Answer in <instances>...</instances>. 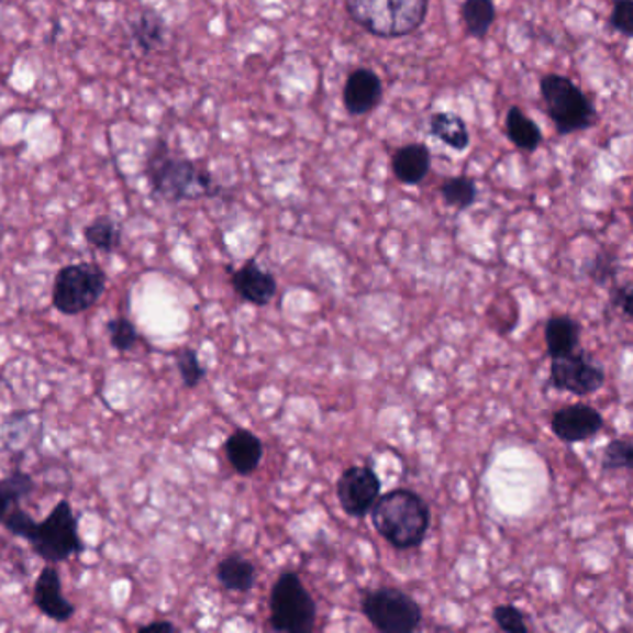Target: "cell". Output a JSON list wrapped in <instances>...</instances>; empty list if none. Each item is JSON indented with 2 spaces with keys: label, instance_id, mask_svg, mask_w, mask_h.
<instances>
[{
  "label": "cell",
  "instance_id": "20",
  "mask_svg": "<svg viewBox=\"0 0 633 633\" xmlns=\"http://www.w3.org/2000/svg\"><path fill=\"white\" fill-rule=\"evenodd\" d=\"M218 578L229 591H251L256 584V567L246 557L234 554L219 563Z\"/></svg>",
  "mask_w": 633,
  "mask_h": 633
},
{
  "label": "cell",
  "instance_id": "31",
  "mask_svg": "<svg viewBox=\"0 0 633 633\" xmlns=\"http://www.w3.org/2000/svg\"><path fill=\"white\" fill-rule=\"evenodd\" d=\"M610 23L619 34L633 37V0H615Z\"/></svg>",
  "mask_w": 633,
  "mask_h": 633
},
{
  "label": "cell",
  "instance_id": "24",
  "mask_svg": "<svg viewBox=\"0 0 633 633\" xmlns=\"http://www.w3.org/2000/svg\"><path fill=\"white\" fill-rule=\"evenodd\" d=\"M441 195L446 204L454 206L457 210H467L475 204L478 189L475 180H470L467 176H456L441 186Z\"/></svg>",
  "mask_w": 633,
  "mask_h": 633
},
{
  "label": "cell",
  "instance_id": "3",
  "mask_svg": "<svg viewBox=\"0 0 633 633\" xmlns=\"http://www.w3.org/2000/svg\"><path fill=\"white\" fill-rule=\"evenodd\" d=\"M430 0H345L354 23L381 40H399L421 29Z\"/></svg>",
  "mask_w": 633,
  "mask_h": 633
},
{
  "label": "cell",
  "instance_id": "19",
  "mask_svg": "<svg viewBox=\"0 0 633 633\" xmlns=\"http://www.w3.org/2000/svg\"><path fill=\"white\" fill-rule=\"evenodd\" d=\"M506 134L511 143L524 153H534L543 141L540 126L528 118L519 106H511L510 112L506 115Z\"/></svg>",
  "mask_w": 633,
  "mask_h": 633
},
{
  "label": "cell",
  "instance_id": "6",
  "mask_svg": "<svg viewBox=\"0 0 633 633\" xmlns=\"http://www.w3.org/2000/svg\"><path fill=\"white\" fill-rule=\"evenodd\" d=\"M270 626L278 633H313L316 608L313 598L295 573L276 580L269 598Z\"/></svg>",
  "mask_w": 633,
  "mask_h": 633
},
{
  "label": "cell",
  "instance_id": "27",
  "mask_svg": "<svg viewBox=\"0 0 633 633\" xmlns=\"http://www.w3.org/2000/svg\"><path fill=\"white\" fill-rule=\"evenodd\" d=\"M602 469L633 470V441L615 440L606 446L602 454Z\"/></svg>",
  "mask_w": 633,
  "mask_h": 633
},
{
  "label": "cell",
  "instance_id": "5",
  "mask_svg": "<svg viewBox=\"0 0 633 633\" xmlns=\"http://www.w3.org/2000/svg\"><path fill=\"white\" fill-rule=\"evenodd\" d=\"M108 276L91 262L65 265L54 276L53 306L64 315L91 310L104 295Z\"/></svg>",
  "mask_w": 633,
  "mask_h": 633
},
{
  "label": "cell",
  "instance_id": "8",
  "mask_svg": "<svg viewBox=\"0 0 633 633\" xmlns=\"http://www.w3.org/2000/svg\"><path fill=\"white\" fill-rule=\"evenodd\" d=\"M362 610L380 633H415L421 626V606L410 595L393 587L365 592Z\"/></svg>",
  "mask_w": 633,
  "mask_h": 633
},
{
  "label": "cell",
  "instance_id": "2",
  "mask_svg": "<svg viewBox=\"0 0 633 633\" xmlns=\"http://www.w3.org/2000/svg\"><path fill=\"white\" fill-rule=\"evenodd\" d=\"M145 173L153 193L169 202L213 197L218 193V186L210 173L200 169L189 159L173 156L167 143L162 140L148 154Z\"/></svg>",
  "mask_w": 633,
  "mask_h": 633
},
{
  "label": "cell",
  "instance_id": "11",
  "mask_svg": "<svg viewBox=\"0 0 633 633\" xmlns=\"http://www.w3.org/2000/svg\"><path fill=\"white\" fill-rule=\"evenodd\" d=\"M552 432L565 443L591 440L604 429L600 411L587 404H573L557 410L552 417Z\"/></svg>",
  "mask_w": 633,
  "mask_h": 633
},
{
  "label": "cell",
  "instance_id": "4",
  "mask_svg": "<svg viewBox=\"0 0 633 633\" xmlns=\"http://www.w3.org/2000/svg\"><path fill=\"white\" fill-rule=\"evenodd\" d=\"M540 89L546 113L556 126L557 134H575L597 123L595 106L570 78L546 75L541 78Z\"/></svg>",
  "mask_w": 633,
  "mask_h": 633
},
{
  "label": "cell",
  "instance_id": "25",
  "mask_svg": "<svg viewBox=\"0 0 633 633\" xmlns=\"http://www.w3.org/2000/svg\"><path fill=\"white\" fill-rule=\"evenodd\" d=\"M106 330L110 335V343L118 352L132 351L140 341L137 329L126 316H113L112 321H108L106 324Z\"/></svg>",
  "mask_w": 633,
  "mask_h": 633
},
{
  "label": "cell",
  "instance_id": "7",
  "mask_svg": "<svg viewBox=\"0 0 633 633\" xmlns=\"http://www.w3.org/2000/svg\"><path fill=\"white\" fill-rule=\"evenodd\" d=\"M29 543L35 554L51 565L82 554L84 543L78 532V517L67 500H59L47 519L35 524Z\"/></svg>",
  "mask_w": 633,
  "mask_h": 633
},
{
  "label": "cell",
  "instance_id": "18",
  "mask_svg": "<svg viewBox=\"0 0 633 633\" xmlns=\"http://www.w3.org/2000/svg\"><path fill=\"white\" fill-rule=\"evenodd\" d=\"M130 34H132L135 47L140 48L141 53L151 54L164 45L167 24L158 12L143 10L130 23Z\"/></svg>",
  "mask_w": 633,
  "mask_h": 633
},
{
  "label": "cell",
  "instance_id": "10",
  "mask_svg": "<svg viewBox=\"0 0 633 633\" xmlns=\"http://www.w3.org/2000/svg\"><path fill=\"white\" fill-rule=\"evenodd\" d=\"M381 484L370 467H351L337 481L341 508L351 517H365L380 499Z\"/></svg>",
  "mask_w": 633,
  "mask_h": 633
},
{
  "label": "cell",
  "instance_id": "30",
  "mask_svg": "<svg viewBox=\"0 0 633 633\" xmlns=\"http://www.w3.org/2000/svg\"><path fill=\"white\" fill-rule=\"evenodd\" d=\"M2 524H4V528H7L10 534L18 535L21 540L30 541V537L34 534L37 521H34V519H32L26 511L21 510L18 504L10 508Z\"/></svg>",
  "mask_w": 633,
  "mask_h": 633
},
{
  "label": "cell",
  "instance_id": "33",
  "mask_svg": "<svg viewBox=\"0 0 633 633\" xmlns=\"http://www.w3.org/2000/svg\"><path fill=\"white\" fill-rule=\"evenodd\" d=\"M137 633H176L173 622L169 621H154L147 626L140 628Z\"/></svg>",
  "mask_w": 633,
  "mask_h": 633
},
{
  "label": "cell",
  "instance_id": "22",
  "mask_svg": "<svg viewBox=\"0 0 633 633\" xmlns=\"http://www.w3.org/2000/svg\"><path fill=\"white\" fill-rule=\"evenodd\" d=\"M459 13H462L465 32L475 40H484L497 19V10L492 0H465Z\"/></svg>",
  "mask_w": 633,
  "mask_h": 633
},
{
  "label": "cell",
  "instance_id": "16",
  "mask_svg": "<svg viewBox=\"0 0 633 633\" xmlns=\"http://www.w3.org/2000/svg\"><path fill=\"white\" fill-rule=\"evenodd\" d=\"M393 173L406 186H417L429 175L432 156L426 145L411 143L393 154Z\"/></svg>",
  "mask_w": 633,
  "mask_h": 633
},
{
  "label": "cell",
  "instance_id": "29",
  "mask_svg": "<svg viewBox=\"0 0 633 633\" xmlns=\"http://www.w3.org/2000/svg\"><path fill=\"white\" fill-rule=\"evenodd\" d=\"M492 619L499 624L500 630L504 633H530L526 624V617L517 606L502 604L497 606L492 611Z\"/></svg>",
  "mask_w": 633,
  "mask_h": 633
},
{
  "label": "cell",
  "instance_id": "15",
  "mask_svg": "<svg viewBox=\"0 0 633 633\" xmlns=\"http://www.w3.org/2000/svg\"><path fill=\"white\" fill-rule=\"evenodd\" d=\"M224 452L235 473L251 476L256 473L262 457H264V443L251 430H235L224 443Z\"/></svg>",
  "mask_w": 633,
  "mask_h": 633
},
{
  "label": "cell",
  "instance_id": "13",
  "mask_svg": "<svg viewBox=\"0 0 633 633\" xmlns=\"http://www.w3.org/2000/svg\"><path fill=\"white\" fill-rule=\"evenodd\" d=\"M34 604L43 615L56 622H67L75 615V606L65 598L62 576L54 565L43 567L34 584Z\"/></svg>",
  "mask_w": 633,
  "mask_h": 633
},
{
  "label": "cell",
  "instance_id": "26",
  "mask_svg": "<svg viewBox=\"0 0 633 633\" xmlns=\"http://www.w3.org/2000/svg\"><path fill=\"white\" fill-rule=\"evenodd\" d=\"M34 489V478L23 473V470H13V473L0 480V492L12 502V506H18L21 500L30 497Z\"/></svg>",
  "mask_w": 633,
  "mask_h": 633
},
{
  "label": "cell",
  "instance_id": "12",
  "mask_svg": "<svg viewBox=\"0 0 633 633\" xmlns=\"http://www.w3.org/2000/svg\"><path fill=\"white\" fill-rule=\"evenodd\" d=\"M384 97V86L375 70L362 69L352 70L346 78L343 88V104L351 115H367L373 112L376 106L380 104Z\"/></svg>",
  "mask_w": 633,
  "mask_h": 633
},
{
  "label": "cell",
  "instance_id": "17",
  "mask_svg": "<svg viewBox=\"0 0 633 633\" xmlns=\"http://www.w3.org/2000/svg\"><path fill=\"white\" fill-rule=\"evenodd\" d=\"M580 324L569 315H556L548 319L545 326L546 348L552 359L567 356L578 351L580 345Z\"/></svg>",
  "mask_w": 633,
  "mask_h": 633
},
{
  "label": "cell",
  "instance_id": "32",
  "mask_svg": "<svg viewBox=\"0 0 633 633\" xmlns=\"http://www.w3.org/2000/svg\"><path fill=\"white\" fill-rule=\"evenodd\" d=\"M611 302L626 316L633 319V284H624L621 288L613 289Z\"/></svg>",
  "mask_w": 633,
  "mask_h": 633
},
{
  "label": "cell",
  "instance_id": "28",
  "mask_svg": "<svg viewBox=\"0 0 633 633\" xmlns=\"http://www.w3.org/2000/svg\"><path fill=\"white\" fill-rule=\"evenodd\" d=\"M176 367L180 370L184 384L189 389H193V387L199 386L200 381L204 380L206 369L200 364L199 356L193 348H184V351L178 352Z\"/></svg>",
  "mask_w": 633,
  "mask_h": 633
},
{
  "label": "cell",
  "instance_id": "21",
  "mask_svg": "<svg viewBox=\"0 0 633 633\" xmlns=\"http://www.w3.org/2000/svg\"><path fill=\"white\" fill-rule=\"evenodd\" d=\"M430 132L445 145L462 153L469 147L470 135L464 119L452 112L434 113L430 119Z\"/></svg>",
  "mask_w": 633,
  "mask_h": 633
},
{
  "label": "cell",
  "instance_id": "9",
  "mask_svg": "<svg viewBox=\"0 0 633 633\" xmlns=\"http://www.w3.org/2000/svg\"><path fill=\"white\" fill-rule=\"evenodd\" d=\"M551 381L559 391L587 397L604 386L606 373L589 354L575 351L562 358L552 359Z\"/></svg>",
  "mask_w": 633,
  "mask_h": 633
},
{
  "label": "cell",
  "instance_id": "23",
  "mask_svg": "<svg viewBox=\"0 0 633 633\" xmlns=\"http://www.w3.org/2000/svg\"><path fill=\"white\" fill-rule=\"evenodd\" d=\"M84 240L99 253L112 254L121 245V226L110 215H100L82 230Z\"/></svg>",
  "mask_w": 633,
  "mask_h": 633
},
{
  "label": "cell",
  "instance_id": "1",
  "mask_svg": "<svg viewBox=\"0 0 633 633\" xmlns=\"http://www.w3.org/2000/svg\"><path fill=\"white\" fill-rule=\"evenodd\" d=\"M376 532L399 551L415 548L429 532V504L410 489H395L381 495L370 510Z\"/></svg>",
  "mask_w": 633,
  "mask_h": 633
},
{
  "label": "cell",
  "instance_id": "34",
  "mask_svg": "<svg viewBox=\"0 0 633 633\" xmlns=\"http://www.w3.org/2000/svg\"><path fill=\"white\" fill-rule=\"evenodd\" d=\"M12 508V502L0 492V522L4 521V517H7L8 511Z\"/></svg>",
  "mask_w": 633,
  "mask_h": 633
},
{
  "label": "cell",
  "instance_id": "14",
  "mask_svg": "<svg viewBox=\"0 0 633 633\" xmlns=\"http://www.w3.org/2000/svg\"><path fill=\"white\" fill-rule=\"evenodd\" d=\"M232 286L241 299L256 306H267L275 299L276 280L269 270L262 269L254 259L232 270Z\"/></svg>",
  "mask_w": 633,
  "mask_h": 633
}]
</instances>
